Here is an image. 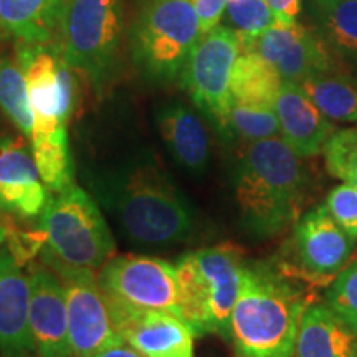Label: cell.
I'll return each instance as SVG.
<instances>
[{
	"mask_svg": "<svg viewBox=\"0 0 357 357\" xmlns=\"http://www.w3.org/2000/svg\"><path fill=\"white\" fill-rule=\"evenodd\" d=\"M160 137L177 164L200 174L211 159V141L199 116L181 102H169L158 111Z\"/></svg>",
	"mask_w": 357,
	"mask_h": 357,
	"instance_id": "cell-19",
	"label": "cell"
},
{
	"mask_svg": "<svg viewBox=\"0 0 357 357\" xmlns=\"http://www.w3.org/2000/svg\"><path fill=\"white\" fill-rule=\"evenodd\" d=\"M32 281L8 248L0 250V351L7 357L33 352L30 333Z\"/></svg>",
	"mask_w": 357,
	"mask_h": 357,
	"instance_id": "cell-17",
	"label": "cell"
},
{
	"mask_svg": "<svg viewBox=\"0 0 357 357\" xmlns=\"http://www.w3.org/2000/svg\"><path fill=\"white\" fill-rule=\"evenodd\" d=\"M354 242L331 217L324 204L312 207L294 223L291 247L298 270L307 278L337 275L354 252Z\"/></svg>",
	"mask_w": 357,
	"mask_h": 357,
	"instance_id": "cell-14",
	"label": "cell"
},
{
	"mask_svg": "<svg viewBox=\"0 0 357 357\" xmlns=\"http://www.w3.org/2000/svg\"><path fill=\"white\" fill-rule=\"evenodd\" d=\"M312 15L333 55L357 65V0H314Z\"/></svg>",
	"mask_w": 357,
	"mask_h": 357,
	"instance_id": "cell-23",
	"label": "cell"
},
{
	"mask_svg": "<svg viewBox=\"0 0 357 357\" xmlns=\"http://www.w3.org/2000/svg\"><path fill=\"white\" fill-rule=\"evenodd\" d=\"M323 154L326 169L333 177L357 187V128L334 131Z\"/></svg>",
	"mask_w": 357,
	"mask_h": 357,
	"instance_id": "cell-29",
	"label": "cell"
},
{
	"mask_svg": "<svg viewBox=\"0 0 357 357\" xmlns=\"http://www.w3.org/2000/svg\"><path fill=\"white\" fill-rule=\"evenodd\" d=\"M300 86L326 118L339 123H357V79L329 71L305 79Z\"/></svg>",
	"mask_w": 357,
	"mask_h": 357,
	"instance_id": "cell-24",
	"label": "cell"
},
{
	"mask_svg": "<svg viewBox=\"0 0 357 357\" xmlns=\"http://www.w3.org/2000/svg\"><path fill=\"white\" fill-rule=\"evenodd\" d=\"M121 35V0H66L55 37L66 63L101 88L113 73Z\"/></svg>",
	"mask_w": 357,
	"mask_h": 357,
	"instance_id": "cell-7",
	"label": "cell"
},
{
	"mask_svg": "<svg viewBox=\"0 0 357 357\" xmlns=\"http://www.w3.org/2000/svg\"><path fill=\"white\" fill-rule=\"evenodd\" d=\"M310 174L283 137L250 142L235 172V199L245 230L273 236L298 222Z\"/></svg>",
	"mask_w": 357,
	"mask_h": 357,
	"instance_id": "cell-2",
	"label": "cell"
},
{
	"mask_svg": "<svg viewBox=\"0 0 357 357\" xmlns=\"http://www.w3.org/2000/svg\"><path fill=\"white\" fill-rule=\"evenodd\" d=\"M227 2L229 0H192L194 3L195 12H197L200 32L202 35L208 33L213 30L222 19L223 12L227 8Z\"/></svg>",
	"mask_w": 357,
	"mask_h": 357,
	"instance_id": "cell-33",
	"label": "cell"
},
{
	"mask_svg": "<svg viewBox=\"0 0 357 357\" xmlns=\"http://www.w3.org/2000/svg\"><path fill=\"white\" fill-rule=\"evenodd\" d=\"M225 12L238 35L240 52L253 50L255 40L275 22L266 0H229Z\"/></svg>",
	"mask_w": 357,
	"mask_h": 357,
	"instance_id": "cell-27",
	"label": "cell"
},
{
	"mask_svg": "<svg viewBox=\"0 0 357 357\" xmlns=\"http://www.w3.org/2000/svg\"><path fill=\"white\" fill-rule=\"evenodd\" d=\"M30 146L45 187L53 194L68 189L73 184L75 167L66 128H60L48 136L33 137Z\"/></svg>",
	"mask_w": 357,
	"mask_h": 357,
	"instance_id": "cell-25",
	"label": "cell"
},
{
	"mask_svg": "<svg viewBox=\"0 0 357 357\" xmlns=\"http://www.w3.org/2000/svg\"><path fill=\"white\" fill-rule=\"evenodd\" d=\"M294 357H357V334L326 305L303 312Z\"/></svg>",
	"mask_w": 357,
	"mask_h": 357,
	"instance_id": "cell-20",
	"label": "cell"
},
{
	"mask_svg": "<svg viewBox=\"0 0 357 357\" xmlns=\"http://www.w3.org/2000/svg\"><path fill=\"white\" fill-rule=\"evenodd\" d=\"M0 38H2V35H0Z\"/></svg>",
	"mask_w": 357,
	"mask_h": 357,
	"instance_id": "cell-37",
	"label": "cell"
},
{
	"mask_svg": "<svg viewBox=\"0 0 357 357\" xmlns=\"http://www.w3.org/2000/svg\"><path fill=\"white\" fill-rule=\"evenodd\" d=\"M0 109L25 137L32 136L33 113L29 88L15 58L0 55Z\"/></svg>",
	"mask_w": 357,
	"mask_h": 357,
	"instance_id": "cell-26",
	"label": "cell"
},
{
	"mask_svg": "<svg viewBox=\"0 0 357 357\" xmlns=\"http://www.w3.org/2000/svg\"><path fill=\"white\" fill-rule=\"evenodd\" d=\"M8 252L15 258V261L20 266L30 265L32 260L37 255H40L45 245H47V234L43 229L37 230H19L15 225H10V231H8Z\"/></svg>",
	"mask_w": 357,
	"mask_h": 357,
	"instance_id": "cell-32",
	"label": "cell"
},
{
	"mask_svg": "<svg viewBox=\"0 0 357 357\" xmlns=\"http://www.w3.org/2000/svg\"><path fill=\"white\" fill-rule=\"evenodd\" d=\"M238 55L240 42L235 30L215 26L200 37L181 75L190 100L223 136H230L231 73Z\"/></svg>",
	"mask_w": 357,
	"mask_h": 357,
	"instance_id": "cell-8",
	"label": "cell"
},
{
	"mask_svg": "<svg viewBox=\"0 0 357 357\" xmlns=\"http://www.w3.org/2000/svg\"><path fill=\"white\" fill-rule=\"evenodd\" d=\"M106 301L116 331L134 351L144 357H194L197 334L181 316L169 311L139 310L109 296Z\"/></svg>",
	"mask_w": 357,
	"mask_h": 357,
	"instance_id": "cell-12",
	"label": "cell"
},
{
	"mask_svg": "<svg viewBox=\"0 0 357 357\" xmlns=\"http://www.w3.org/2000/svg\"><path fill=\"white\" fill-rule=\"evenodd\" d=\"M273 12L276 22L291 24L296 22L298 13L301 10V0H266Z\"/></svg>",
	"mask_w": 357,
	"mask_h": 357,
	"instance_id": "cell-34",
	"label": "cell"
},
{
	"mask_svg": "<svg viewBox=\"0 0 357 357\" xmlns=\"http://www.w3.org/2000/svg\"><path fill=\"white\" fill-rule=\"evenodd\" d=\"M283 79L255 50L240 52L231 73L234 102L275 108Z\"/></svg>",
	"mask_w": 357,
	"mask_h": 357,
	"instance_id": "cell-22",
	"label": "cell"
},
{
	"mask_svg": "<svg viewBox=\"0 0 357 357\" xmlns=\"http://www.w3.org/2000/svg\"><path fill=\"white\" fill-rule=\"evenodd\" d=\"M275 111L280 119L281 137L300 158H312L323 153L326 142L334 132V124L321 113L300 84L283 82Z\"/></svg>",
	"mask_w": 357,
	"mask_h": 357,
	"instance_id": "cell-18",
	"label": "cell"
},
{
	"mask_svg": "<svg viewBox=\"0 0 357 357\" xmlns=\"http://www.w3.org/2000/svg\"><path fill=\"white\" fill-rule=\"evenodd\" d=\"M200 37L192 0H144L132 25L134 61L153 82L172 83Z\"/></svg>",
	"mask_w": 357,
	"mask_h": 357,
	"instance_id": "cell-6",
	"label": "cell"
},
{
	"mask_svg": "<svg viewBox=\"0 0 357 357\" xmlns=\"http://www.w3.org/2000/svg\"><path fill=\"white\" fill-rule=\"evenodd\" d=\"M38 218L48 238L40 258L48 268L95 271L113 258L114 240L108 223L95 197L79 185L71 184L50 197Z\"/></svg>",
	"mask_w": 357,
	"mask_h": 357,
	"instance_id": "cell-5",
	"label": "cell"
},
{
	"mask_svg": "<svg viewBox=\"0 0 357 357\" xmlns=\"http://www.w3.org/2000/svg\"><path fill=\"white\" fill-rule=\"evenodd\" d=\"M15 60L29 88L33 131L30 139L66 128L77 102V78L56 47L17 42Z\"/></svg>",
	"mask_w": 357,
	"mask_h": 357,
	"instance_id": "cell-9",
	"label": "cell"
},
{
	"mask_svg": "<svg viewBox=\"0 0 357 357\" xmlns=\"http://www.w3.org/2000/svg\"><path fill=\"white\" fill-rule=\"evenodd\" d=\"M324 205L337 225L357 240V187L342 182L329 192Z\"/></svg>",
	"mask_w": 357,
	"mask_h": 357,
	"instance_id": "cell-31",
	"label": "cell"
},
{
	"mask_svg": "<svg viewBox=\"0 0 357 357\" xmlns=\"http://www.w3.org/2000/svg\"><path fill=\"white\" fill-rule=\"evenodd\" d=\"M93 197L116 217L132 243L171 247L194 231V211L154 160L123 164L89 178Z\"/></svg>",
	"mask_w": 357,
	"mask_h": 357,
	"instance_id": "cell-1",
	"label": "cell"
},
{
	"mask_svg": "<svg viewBox=\"0 0 357 357\" xmlns=\"http://www.w3.org/2000/svg\"><path fill=\"white\" fill-rule=\"evenodd\" d=\"M32 281L30 333L37 357H73L68 336L65 287L52 268L29 265Z\"/></svg>",
	"mask_w": 357,
	"mask_h": 357,
	"instance_id": "cell-16",
	"label": "cell"
},
{
	"mask_svg": "<svg viewBox=\"0 0 357 357\" xmlns=\"http://www.w3.org/2000/svg\"><path fill=\"white\" fill-rule=\"evenodd\" d=\"M66 0H0V35L15 42L50 43Z\"/></svg>",
	"mask_w": 357,
	"mask_h": 357,
	"instance_id": "cell-21",
	"label": "cell"
},
{
	"mask_svg": "<svg viewBox=\"0 0 357 357\" xmlns=\"http://www.w3.org/2000/svg\"><path fill=\"white\" fill-rule=\"evenodd\" d=\"M253 50L278 71L283 82L300 84L316 75L336 71L333 53L319 35L296 22L275 20L255 40Z\"/></svg>",
	"mask_w": 357,
	"mask_h": 357,
	"instance_id": "cell-13",
	"label": "cell"
},
{
	"mask_svg": "<svg viewBox=\"0 0 357 357\" xmlns=\"http://www.w3.org/2000/svg\"><path fill=\"white\" fill-rule=\"evenodd\" d=\"M29 141L24 134L0 136V213L24 220L42 215L52 197Z\"/></svg>",
	"mask_w": 357,
	"mask_h": 357,
	"instance_id": "cell-15",
	"label": "cell"
},
{
	"mask_svg": "<svg viewBox=\"0 0 357 357\" xmlns=\"http://www.w3.org/2000/svg\"><path fill=\"white\" fill-rule=\"evenodd\" d=\"M65 287L68 336L73 357H86L126 344L116 331L108 301L93 270L52 268Z\"/></svg>",
	"mask_w": 357,
	"mask_h": 357,
	"instance_id": "cell-11",
	"label": "cell"
},
{
	"mask_svg": "<svg viewBox=\"0 0 357 357\" xmlns=\"http://www.w3.org/2000/svg\"><path fill=\"white\" fill-rule=\"evenodd\" d=\"M86 357H144V356L139 354L137 351H134L132 347H129L128 344H118Z\"/></svg>",
	"mask_w": 357,
	"mask_h": 357,
	"instance_id": "cell-35",
	"label": "cell"
},
{
	"mask_svg": "<svg viewBox=\"0 0 357 357\" xmlns=\"http://www.w3.org/2000/svg\"><path fill=\"white\" fill-rule=\"evenodd\" d=\"M245 263L234 245H215L185 253L176 263L181 316L197 336L215 333L230 339V318Z\"/></svg>",
	"mask_w": 357,
	"mask_h": 357,
	"instance_id": "cell-4",
	"label": "cell"
},
{
	"mask_svg": "<svg viewBox=\"0 0 357 357\" xmlns=\"http://www.w3.org/2000/svg\"><path fill=\"white\" fill-rule=\"evenodd\" d=\"M230 134L250 142L276 137L280 131V119L275 108L248 106L234 102L229 118Z\"/></svg>",
	"mask_w": 357,
	"mask_h": 357,
	"instance_id": "cell-28",
	"label": "cell"
},
{
	"mask_svg": "<svg viewBox=\"0 0 357 357\" xmlns=\"http://www.w3.org/2000/svg\"><path fill=\"white\" fill-rule=\"evenodd\" d=\"M10 225H12V222L8 220L7 215L0 217V245L7 240L8 231H10Z\"/></svg>",
	"mask_w": 357,
	"mask_h": 357,
	"instance_id": "cell-36",
	"label": "cell"
},
{
	"mask_svg": "<svg viewBox=\"0 0 357 357\" xmlns=\"http://www.w3.org/2000/svg\"><path fill=\"white\" fill-rule=\"evenodd\" d=\"M326 306L357 334V258L337 273L326 293Z\"/></svg>",
	"mask_w": 357,
	"mask_h": 357,
	"instance_id": "cell-30",
	"label": "cell"
},
{
	"mask_svg": "<svg viewBox=\"0 0 357 357\" xmlns=\"http://www.w3.org/2000/svg\"><path fill=\"white\" fill-rule=\"evenodd\" d=\"M98 281L106 296L116 301L181 316L176 263L142 255L113 257L101 268Z\"/></svg>",
	"mask_w": 357,
	"mask_h": 357,
	"instance_id": "cell-10",
	"label": "cell"
},
{
	"mask_svg": "<svg viewBox=\"0 0 357 357\" xmlns=\"http://www.w3.org/2000/svg\"><path fill=\"white\" fill-rule=\"evenodd\" d=\"M307 298L287 276L265 265H245L230 318L236 357H294Z\"/></svg>",
	"mask_w": 357,
	"mask_h": 357,
	"instance_id": "cell-3",
	"label": "cell"
}]
</instances>
